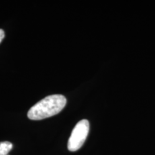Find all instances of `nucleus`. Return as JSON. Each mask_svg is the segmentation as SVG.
<instances>
[{
  "label": "nucleus",
  "instance_id": "f257e3e1",
  "mask_svg": "<svg viewBox=\"0 0 155 155\" xmlns=\"http://www.w3.org/2000/svg\"><path fill=\"white\" fill-rule=\"evenodd\" d=\"M66 98L63 95L48 96L32 106L28 116L31 120H42L59 114L66 105Z\"/></svg>",
  "mask_w": 155,
  "mask_h": 155
},
{
  "label": "nucleus",
  "instance_id": "f03ea898",
  "mask_svg": "<svg viewBox=\"0 0 155 155\" xmlns=\"http://www.w3.org/2000/svg\"><path fill=\"white\" fill-rule=\"evenodd\" d=\"M89 122L88 120H81L73 129L68 143V149L71 152H76L82 147L89 132Z\"/></svg>",
  "mask_w": 155,
  "mask_h": 155
},
{
  "label": "nucleus",
  "instance_id": "7ed1b4c3",
  "mask_svg": "<svg viewBox=\"0 0 155 155\" xmlns=\"http://www.w3.org/2000/svg\"><path fill=\"white\" fill-rule=\"evenodd\" d=\"M13 145L9 141L0 142V155H8L9 152L12 149Z\"/></svg>",
  "mask_w": 155,
  "mask_h": 155
},
{
  "label": "nucleus",
  "instance_id": "20e7f679",
  "mask_svg": "<svg viewBox=\"0 0 155 155\" xmlns=\"http://www.w3.org/2000/svg\"><path fill=\"white\" fill-rule=\"evenodd\" d=\"M4 38H5V32H4L3 30L0 29V43L2 41Z\"/></svg>",
  "mask_w": 155,
  "mask_h": 155
}]
</instances>
